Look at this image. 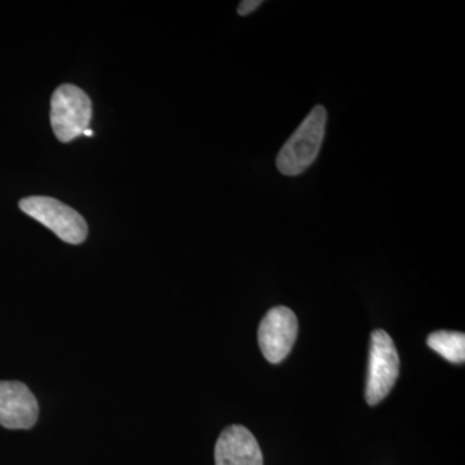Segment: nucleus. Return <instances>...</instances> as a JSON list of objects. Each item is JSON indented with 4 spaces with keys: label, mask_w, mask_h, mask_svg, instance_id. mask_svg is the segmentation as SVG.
<instances>
[{
    "label": "nucleus",
    "mask_w": 465,
    "mask_h": 465,
    "mask_svg": "<svg viewBox=\"0 0 465 465\" xmlns=\"http://www.w3.org/2000/svg\"><path fill=\"white\" fill-rule=\"evenodd\" d=\"M327 112L317 105L277 155V168L284 176H299L316 162L326 131Z\"/></svg>",
    "instance_id": "f257e3e1"
},
{
    "label": "nucleus",
    "mask_w": 465,
    "mask_h": 465,
    "mask_svg": "<svg viewBox=\"0 0 465 465\" xmlns=\"http://www.w3.org/2000/svg\"><path fill=\"white\" fill-rule=\"evenodd\" d=\"M92 116V103L82 88L63 84L52 94L51 125L61 143L78 139L87 130Z\"/></svg>",
    "instance_id": "f03ea898"
},
{
    "label": "nucleus",
    "mask_w": 465,
    "mask_h": 465,
    "mask_svg": "<svg viewBox=\"0 0 465 465\" xmlns=\"http://www.w3.org/2000/svg\"><path fill=\"white\" fill-rule=\"evenodd\" d=\"M20 208L66 243L81 244L87 240L88 225L84 216L63 202L36 195L21 200Z\"/></svg>",
    "instance_id": "7ed1b4c3"
},
{
    "label": "nucleus",
    "mask_w": 465,
    "mask_h": 465,
    "mask_svg": "<svg viewBox=\"0 0 465 465\" xmlns=\"http://www.w3.org/2000/svg\"><path fill=\"white\" fill-rule=\"evenodd\" d=\"M400 375V357L396 345L384 330L371 333L366 401L374 406L390 394Z\"/></svg>",
    "instance_id": "20e7f679"
},
{
    "label": "nucleus",
    "mask_w": 465,
    "mask_h": 465,
    "mask_svg": "<svg viewBox=\"0 0 465 465\" xmlns=\"http://www.w3.org/2000/svg\"><path fill=\"white\" fill-rule=\"evenodd\" d=\"M298 336V318L287 307L272 308L259 327V345L271 363L282 362L289 356Z\"/></svg>",
    "instance_id": "39448f33"
},
{
    "label": "nucleus",
    "mask_w": 465,
    "mask_h": 465,
    "mask_svg": "<svg viewBox=\"0 0 465 465\" xmlns=\"http://www.w3.org/2000/svg\"><path fill=\"white\" fill-rule=\"evenodd\" d=\"M39 416V405L27 385L0 381V425L7 430H30Z\"/></svg>",
    "instance_id": "423d86ee"
},
{
    "label": "nucleus",
    "mask_w": 465,
    "mask_h": 465,
    "mask_svg": "<svg viewBox=\"0 0 465 465\" xmlns=\"http://www.w3.org/2000/svg\"><path fill=\"white\" fill-rule=\"evenodd\" d=\"M258 440L243 425H231L220 434L215 446L216 465H262Z\"/></svg>",
    "instance_id": "0eeeda50"
},
{
    "label": "nucleus",
    "mask_w": 465,
    "mask_h": 465,
    "mask_svg": "<svg viewBox=\"0 0 465 465\" xmlns=\"http://www.w3.org/2000/svg\"><path fill=\"white\" fill-rule=\"evenodd\" d=\"M430 349L452 363H464L465 335L463 332L437 331L427 339Z\"/></svg>",
    "instance_id": "6e6552de"
},
{
    "label": "nucleus",
    "mask_w": 465,
    "mask_h": 465,
    "mask_svg": "<svg viewBox=\"0 0 465 465\" xmlns=\"http://www.w3.org/2000/svg\"><path fill=\"white\" fill-rule=\"evenodd\" d=\"M262 5V0H243V2H241L240 5H238V14H240L241 16H247V15L256 11Z\"/></svg>",
    "instance_id": "1a4fd4ad"
},
{
    "label": "nucleus",
    "mask_w": 465,
    "mask_h": 465,
    "mask_svg": "<svg viewBox=\"0 0 465 465\" xmlns=\"http://www.w3.org/2000/svg\"><path fill=\"white\" fill-rule=\"evenodd\" d=\"M84 134V136L91 137L94 136V131H92L91 128H87V130H84V134Z\"/></svg>",
    "instance_id": "9d476101"
}]
</instances>
